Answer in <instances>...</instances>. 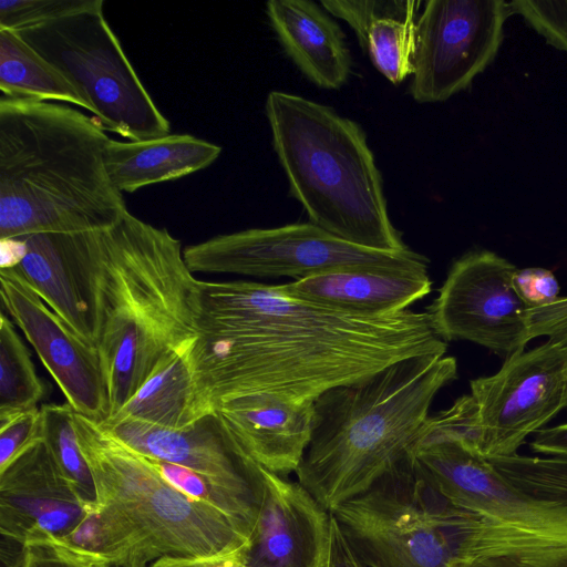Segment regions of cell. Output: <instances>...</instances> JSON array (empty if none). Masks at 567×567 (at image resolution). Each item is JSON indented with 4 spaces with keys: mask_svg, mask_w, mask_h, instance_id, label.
I'll list each match as a JSON object with an SVG mask.
<instances>
[{
    "mask_svg": "<svg viewBox=\"0 0 567 567\" xmlns=\"http://www.w3.org/2000/svg\"><path fill=\"white\" fill-rule=\"evenodd\" d=\"M197 329L190 359L214 411L254 394L315 402L401 360L447 349L426 312L355 315L243 280L199 281Z\"/></svg>",
    "mask_w": 567,
    "mask_h": 567,
    "instance_id": "1",
    "label": "cell"
},
{
    "mask_svg": "<svg viewBox=\"0 0 567 567\" xmlns=\"http://www.w3.org/2000/svg\"><path fill=\"white\" fill-rule=\"evenodd\" d=\"M111 138L55 102L0 97V239L110 227L128 213L105 167Z\"/></svg>",
    "mask_w": 567,
    "mask_h": 567,
    "instance_id": "2",
    "label": "cell"
},
{
    "mask_svg": "<svg viewBox=\"0 0 567 567\" xmlns=\"http://www.w3.org/2000/svg\"><path fill=\"white\" fill-rule=\"evenodd\" d=\"M181 240L130 212L103 231L96 349L109 417L152 373L199 336V281ZM107 417V419H109Z\"/></svg>",
    "mask_w": 567,
    "mask_h": 567,
    "instance_id": "3",
    "label": "cell"
},
{
    "mask_svg": "<svg viewBox=\"0 0 567 567\" xmlns=\"http://www.w3.org/2000/svg\"><path fill=\"white\" fill-rule=\"evenodd\" d=\"M456 375L455 358L417 355L321 394L298 482L330 513L368 491L413 454L435 395Z\"/></svg>",
    "mask_w": 567,
    "mask_h": 567,
    "instance_id": "4",
    "label": "cell"
},
{
    "mask_svg": "<svg viewBox=\"0 0 567 567\" xmlns=\"http://www.w3.org/2000/svg\"><path fill=\"white\" fill-rule=\"evenodd\" d=\"M265 110L289 194L311 224L362 248L409 249L390 219L382 175L358 123L281 91L268 94Z\"/></svg>",
    "mask_w": 567,
    "mask_h": 567,
    "instance_id": "5",
    "label": "cell"
},
{
    "mask_svg": "<svg viewBox=\"0 0 567 567\" xmlns=\"http://www.w3.org/2000/svg\"><path fill=\"white\" fill-rule=\"evenodd\" d=\"M73 425L95 486L97 560L132 556L151 564L231 555L248 546L250 533L175 488L100 423L73 411Z\"/></svg>",
    "mask_w": 567,
    "mask_h": 567,
    "instance_id": "6",
    "label": "cell"
},
{
    "mask_svg": "<svg viewBox=\"0 0 567 567\" xmlns=\"http://www.w3.org/2000/svg\"><path fill=\"white\" fill-rule=\"evenodd\" d=\"M331 514L364 567H462L481 516L441 495L413 454Z\"/></svg>",
    "mask_w": 567,
    "mask_h": 567,
    "instance_id": "7",
    "label": "cell"
},
{
    "mask_svg": "<svg viewBox=\"0 0 567 567\" xmlns=\"http://www.w3.org/2000/svg\"><path fill=\"white\" fill-rule=\"evenodd\" d=\"M103 0L43 24L14 31L90 104L105 132L128 141L171 133L103 13Z\"/></svg>",
    "mask_w": 567,
    "mask_h": 567,
    "instance_id": "8",
    "label": "cell"
},
{
    "mask_svg": "<svg viewBox=\"0 0 567 567\" xmlns=\"http://www.w3.org/2000/svg\"><path fill=\"white\" fill-rule=\"evenodd\" d=\"M192 272L295 280L344 269L427 271L429 260L406 249L388 252L347 243L308 223L250 228L184 248Z\"/></svg>",
    "mask_w": 567,
    "mask_h": 567,
    "instance_id": "9",
    "label": "cell"
},
{
    "mask_svg": "<svg viewBox=\"0 0 567 567\" xmlns=\"http://www.w3.org/2000/svg\"><path fill=\"white\" fill-rule=\"evenodd\" d=\"M513 16L504 0H427L416 20L410 93L437 103L471 86L494 61Z\"/></svg>",
    "mask_w": 567,
    "mask_h": 567,
    "instance_id": "10",
    "label": "cell"
},
{
    "mask_svg": "<svg viewBox=\"0 0 567 567\" xmlns=\"http://www.w3.org/2000/svg\"><path fill=\"white\" fill-rule=\"evenodd\" d=\"M516 270L485 249L456 259L425 311L434 332L444 341H471L505 358L524 350L532 340V308L514 288Z\"/></svg>",
    "mask_w": 567,
    "mask_h": 567,
    "instance_id": "11",
    "label": "cell"
},
{
    "mask_svg": "<svg viewBox=\"0 0 567 567\" xmlns=\"http://www.w3.org/2000/svg\"><path fill=\"white\" fill-rule=\"evenodd\" d=\"M485 458L517 453L526 437L567 406V346L548 340L505 359L501 369L470 382Z\"/></svg>",
    "mask_w": 567,
    "mask_h": 567,
    "instance_id": "12",
    "label": "cell"
},
{
    "mask_svg": "<svg viewBox=\"0 0 567 567\" xmlns=\"http://www.w3.org/2000/svg\"><path fill=\"white\" fill-rule=\"evenodd\" d=\"M103 231L0 239V268L18 274L80 339L94 347L100 329Z\"/></svg>",
    "mask_w": 567,
    "mask_h": 567,
    "instance_id": "13",
    "label": "cell"
},
{
    "mask_svg": "<svg viewBox=\"0 0 567 567\" xmlns=\"http://www.w3.org/2000/svg\"><path fill=\"white\" fill-rule=\"evenodd\" d=\"M413 457L423 477L454 505L493 520L567 539V507L522 492L487 458L462 443L423 441Z\"/></svg>",
    "mask_w": 567,
    "mask_h": 567,
    "instance_id": "14",
    "label": "cell"
},
{
    "mask_svg": "<svg viewBox=\"0 0 567 567\" xmlns=\"http://www.w3.org/2000/svg\"><path fill=\"white\" fill-rule=\"evenodd\" d=\"M3 308L33 347L74 412L97 423L109 401L96 347L80 339L12 269L0 268Z\"/></svg>",
    "mask_w": 567,
    "mask_h": 567,
    "instance_id": "15",
    "label": "cell"
},
{
    "mask_svg": "<svg viewBox=\"0 0 567 567\" xmlns=\"http://www.w3.org/2000/svg\"><path fill=\"white\" fill-rule=\"evenodd\" d=\"M56 465L42 439L0 472V532L29 545L62 542L94 512Z\"/></svg>",
    "mask_w": 567,
    "mask_h": 567,
    "instance_id": "16",
    "label": "cell"
},
{
    "mask_svg": "<svg viewBox=\"0 0 567 567\" xmlns=\"http://www.w3.org/2000/svg\"><path fill=\"white\" fill-rule=\"evenodd\" d=\"M258 517L240 553L248 567H326L331 513L298 481L266 468Z\"/></svg>",
    "mask_w": 567,
    "mask_h": 567,
    "instance_id": "17",
    "label": "cell"
},
{
    "mask_svg": "<svg viewBox=\"0 0 567 567\" xmlns=\"http://www.w3.org/2000/svg\"><path fill=\"white\" fill-rule=\"evenodd\" d=\"M100 425L146 457L187 467L243 493L262 495L264 467L240 450L216 414L182 430L130 417H110Z\"/></svg>",
    "mask_w": 567,
    "mask_h": 567,
    "instance_id": "18",
    "label": "cell"
},
{
    "mask_svg": "<svg viewBox=\"0 0 567 567\" xmlns=\"http://www.w3.org/2000/svg\"><path fill=\"white\" fill-rule=\"evenodd\" d=\"M215 414L241 451L279 475L296 473L311 441L313 402L254 394L218 403Z\"/></svg>",
    "mask_w": 567,
    "mask_h": 567,
    "instance_id": "19",
    "label": "cell"
},
{
    "mask_svg": "<svg viewBox=\"0 0 567 567\" xmlns=\"http://www.w3.org/2000/svg\"><path fill=\"white\" fill-rule=\"evenodd\" d=\"M289 297L339 311L385 316L409 309L432 290L427 271L344 269L277 285Z\"/></svg>",
    "mask_w": 567,
    "mask_h": 567,
    "instance_id": "20",
    "label": "cell"
},
{
    "mask_svg": "<svg viewBox=\"0 0 567 567\" xmlns=\"http://www.w3.org/2000/svg\"><path fill=\"white\" fill-rule=\"evenodd\" d=\"M266 13L284 50L319 87L340 89L351 73V54L339 24L309 0H270Z\"/></svg>",
    "mask_w": 567,
    "mask_h": 567,
    "instance_id": "21",
    "label": "cell"
},
{
    "mask_svg": "<svg viewBox=\"0 0 567 567\" xmlns=\"http://www.w3.org/2000/svg\"><path fill=\"white\" fill-rule=\"evenodd\" d=\"M417 0H322V7L346 21L374 66L393 84L414 71Z\"/></svg>",
    "mask_w": 567,
    "mask_h": 567,
    "instance_id": "22",
    "label": "cell"
},
{
    "mask_svg": "<svg viewBox=\"0 0 567 567\" xmlns=\"http://www.w3.org/2000/svg\"><path fill=\"white\" fill-rule=\"evenodd\" d=\"M221 147L189 134H167L144 140H110L105 167L113 185L134 193L158 183L179 179L212 165Z\"/></svg>",
    "mask_w": 567,
    "mask_h": 567,
    "instance_id": "23",
    "label": "cell"
},
{
    "mask_svg": "<svg viewBox=\"0 0 567 567\" xmlns=\"http://www.w3.org/2000/svg\"><path fill=\"white\" fill-rule=\"evenodd\" d=\"M193 343L164 361L112 417L182 430L215 414L195 374L189 353Z\"/></svg>",
    "mask_w": 567,
    "mask_h": 567,
    "instance_id": "24",
    "label": "cell"
},
{
    "mask_svg": "<svg viewBox=\"0 0 567 567\" xmlns=\"http://www.w3.org/2000/svg\"><path fill=\"white\" fill-rule=\"evenodd\" d=\"M1 96L74 105L90 104L69 81L14 31L0 30Z\"/></svg>",
    "mask_w": 567,
    "mask_h": 567,
    "instance_id": "25",
    "label": "cell"
},
{
    "mask_svg": "<svg viewBox=\"0 0 567 567\" xmlns=\"http://www.w3.org/2000/svg\"><path fill=\"white\" fill-rule=\"evenodd\" d=\"M47 389L9 318L0 315V424L37 409Z\"/></svg>",
    "mask_w": 567,
    "mask_h": 567,
    "instance_id": "26",
    "label": "cell"
},
{
    "mask_svg": "<svg viewBox=\"0 0 567 567\" xmlns=\"http://www.w3.org/2000/svg\"><path fill=\"white\" fill-rule=\"evenodd\" d=\"M175 488L224 514L248 533L255 527L261 496L233 489L187 467L147 457Z\"/></svg>",
    "mask_w": 567,
    "mask_h": 567,
    "instance_id": "27",
    "label": "cell"
},
{
    "mask_svg": "<svg viewBox=\"0 0 567 567\" xmlns=\"http://www.w3.org/2000/svg\"><path fill=\"white\" fill-rule=\"evenodd\" d=\"M41 436L56 465L86 503L94 504L95 486L81 452L73 425V409L68 404H42Z\"/></svg>",
    "mask_w": 567,
    "mask_h": 567,
    "instance_id": "28",
    "label": "cell"
},
{
    "mask_svg": "<svg viewBox=\"0 0 567 567\" xmlns=\"http://www.w3.org/2000/svg\"><path fill=\"white\" fill-rule=\"evenodd\" d=\"M493 467L522 492L567 507V457L515 453L488 458Z\"/></svg>",
    "mask_w": 567,
    "mask_h": 567,
    "instance_id": "29",
    "label": "cell"
},
{
    "mask_svg": "<svg viewBox=\"0 0 567 567\" xmlns=\"http://www.w3.org/2000/svg\"><path fill=\"white\" fill-rule=\"evenodd\" d=\"M432 440L457 441L482 456L478 405L471 394L458 398L449 409L429 416L419 443Z\"/></svg>",
    "mask_w": 567,
    "mask_h": 567,
    "instance_id": "30",
    "label": "cell"
},
{
    "mask_svg": "<svg viewBox=\"0 0 567 567\" xmlns=\"http://www.w3.org/2000/svg\"><path fill=\"white\" fill-rule=\"evenodd\" d=\"M96 0H1L0 30L20 31L90 8Z\"/></svg>",
    "mask_w": 567,
    "mask_h": 567,
    "instance_id": "31",
    "label": "cell"
},
{
    "mask_svg": "<svg viewBox=\"0 0 567 567\" xmlns=\"http://www.w3.org/2000/svg\"><path fill=\"white\" fill-rule=\"evenodd\" d=\"M86 557L54 542H41L22 546L2 539L1 567H93Z\"/></svg>",
    "mask_w": 567,
    "mask_h": 567,
    "instance_id": "32",
    "label": "cell"
},
{
    "mask_svg": "<svg viewBox=\"0 0 567 567\" xmlns=\"http://www.w3.org/2000/svg\"><path fill=\"white\" fill-rule=\"evenodd\" d=\"M509 7L547 43L567 53V0H514Z\"/></svg>",
    "mask_w": 567,
    "mask_h": 567,
    "instance_id": "33",
    "label": "cell"
},
{
    "mask_svg": "<svg viewBox=\"0 0 567 567\" xmlns=\"http://www.w3.org/2000/svg\"><path fill=\"white\" fill-rule=\"evenodd\" d=\"M41 436L40 408L0 424V472Z\"/></svg>",
    "mask_w": 567,
    "mask_h": 567,
    "instance_id": "34",
    "label": "cell"
},
{
    "mask_svg": "<svg viewBox=\"0 0 567 567\" xmlns=\"http://www.w3.org/2000/svg\"><path fill=\"white\" fill-rule=\"evenodd\" d=\"M513 285L529 308L546 306L559 298L560 286L557 278L551 270L543 267L517 268Z\"/></svg>",
    "mask_w": 567,
    "mask_h": 567,
    "instance_id": "35",
    "label": "cell"
},
{
    "mask_svg": "<svg viewBox=\"0 0 567 567\" xmlns=\"http://www.w3.org/2000/svg\"><path fill=\"white\" fill-rule=\"evenodd\" d=\"M326 567H364L331 514V534Z\"/></svg>",
    "mask_w": 567,
    "mask_h": 567,
    "instance_id": "36",
    "label": "cell"
},
{
    "mask_svg": "<svg viewBox=\"0 0 567 567\" xmlns=\"http://www.w3.org/2000/svg\"><path fill=\"white\" fill-rule=\"evenodd\" d=\"M241 551L210 557H162L147 567H248L241 559Z\"/></svg>",
    "mask_w": 567,
    "mask_h": 567,
    "instance_id": "37",
    "label": "cell"
},
{
    "mask_svg": "<svg viewBox=\"0 0 567 567\" xmlns=\"http://www.w3.org/2000/svg\"><path fill=\"white\" fill-rule=\"evenodd\" d=\"M529 445L536 453L567 457V423L537 431Z\"/></svg>",
    "mask_w": 567,
    "mask_h": 567,
    "instance_id": "38",
    "label": "cell"
},
{
    "mask_svg": "<svg viewBox=\"0 0 567 567\" xmlns=\"http://www.w3.org/2000/svg\"><path fill=\"white\" fill-rule=\"evenodd\" d=\"M148 564L140 558L123 556L117 558H104L94 563V567H147Z\"/></svg>",
    "mask_w": 567,
    "mask_h": 567,
    "instance_id": "39",
    "label": "cell"
},
{
    "mask_svg": "<svg viewBox=\"0 0 567 567\" xmlns=\"http://www.w3.org/2000/svg\"><path fill=\"white\" fill-rule=\"evenodd\" d=\"M462 567H515L508 560L501 557H486L482 559L474 560Z\"/></svg>",
    "mask_w": 567,
    "mask_h": 567,
    "instance_id": "40",
    "label": "cell"
}]
</instances>
